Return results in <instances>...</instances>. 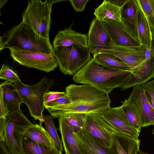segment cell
I'll return each mask as SVG.
<instances>
[{"label": "cell", "instance_id": "1", "mask_svg": "<svg viewBox=\"0 0 154 154\" xmlns=\"http://www.w3.org/2000/svg\"><path fill=\"white\" fill-rule=\"evenodd\" d=\"M65 91L70 103L45 108L53 118L74 113H103L110 107L108 94L91 85L70 84Z\"/></svg>", "mask_w": 154, "mask_h": 154}, {"label": "cell", "instance_id": "2", "mask_svg": "<svg viewBox=\"0 0 154 154\" xmlns=\"http://www.w3.org/2000/svg\"><path fill=\"white\" fill-rule=\"evenodd\" d=\"M132 74L129 70L106 67L93 57L73 76V79L77 83L91 85L109 94L121 86Z\"/></svg>", "mask_w": 154, "mask_h": 154}, {"label": "cell", "instance_id": "3", "mask_svg": "<svg viewBox=\"0 0 154 154\" xmlns=\"http://www.w3.org/2000/svg\"><path fill=\"white\" fill-rule=\"evenodd\" d=\"M6 48L48 54L54 52L49 38L40 36L30 26L21 22L0 37V51Z\"/></svg>", "mask_w": 154, "mask_h": 154}, {"label": "cell", "instance_id": "4", "mask_svg": "<svg viewBox=\"0 0 154 154\" xmlns=\"http://www.w3.org/2000/svg\"><path fill=\"white\" fill-rule=\"evenodd\" d=\"M54 82V79L44 77L40 81L33 85L24 84L21 81L14 83L23 99V103L27 106L30 116L34 120L44 122L43 96L53 87Z\"/></svg>", "mask_w": 154, "mask_h": 154}, {"label": "cell", "instance_id": "5", "mask_svg": "<svg viewBox=\"0 0 154 154\" xmlns=\"http://www.w3.org/2000/svg\"><path fill=\"white\" fill-rule=\"evenodd\" d=\"M57 1L28 0L27 6L22 15L21 23L30 26L40 36L49 38L52 4Z\"/></svg>", "mask_w": 154, "mask_h": 154}, {"label": "cell", "instance_id": "6", "mask_svg": "<svg viewBox=\"0 0 154 154\" xmlns=\"http://www.w3.org/2000/svg\"><path fill=\"white\" fill-rule=\"evenodd\" d=\"M53 51L60 71L66 75L73 76L92 58L88 46H58L53 48Z\"/></svg>", "mask_w": 154, "mask_h": 154}, {"label": "cell", "instance_id": "7", "mask_svg": "<svg viewBox=\"0 0 154 154\" xmlns=\"http://www.w3.org/2000/svg\"><path fill=\"white\" fill-rule=\"evenodd\" d=\"M7 122L5 142L11 154H23L22 143L26 133L34 125L20 108L9 112L6 117Z\"/></svg>", "mask_w": 154, "mask_h": 154}, {"label": "cell", "instance_id": "8", "mask_svg": "<svg viewBox=\"0 0 154 154\" xmlns=\"http://www.w3.org/2000/svg\"><path fill=\"white\" fill-rule=\"evenodd\" d=\"M10 54L20 65L49 72L58 66L54 52L48 54L32 51L10 49Z\"/></svg>", "mask_w": 154, "mask_h": 154}, {"label": "cell", "instance_id": "9", "mask_svg": "<svg viewBox=\"0 0 154 154\" xmlns=\"http://www.w3.org/2000/svg\"><path fill=\"white\" fill-rule=\"evenodd\" d=\"M83 129L110 149L113 136L117 133L104 118L103 113H100L87 114Z\"/></svg>", "mask_w": 154, "mask_h": 154}, {"label": "cell", "instance_id": "10", "mask_svg": "<svg viewBox=\"0 0 154 154\" xmlns=\"http://www.w3.org/2000/svg\"><path fill=\"white\" fill-rule=\"evenodd\" d=\"M146 45L128 46L119 44L112 40L108 48L101 50L113 55L121 60L131 68V71L137 67L145 60ZM98 53V52H97Z\"/></svg>", "mask_w": 154, "mask_h": 154}, {"label": "cell", "instance_id": "11", "mask_svg": "<svg viewBox=\"0 0 154 154\" xmlns=\"http://www.w3.org/2000/svg\"><path fill=\"white\" fill-rule=\"evenodd\" d=\"M105 119L117 133L139 140L140 132L134 128L128 121L121 106L111 108L103 113Z\"/></svg>", "mask_w": 154, "mask_h": 154}, {"label": "cell", "instance_id": "12", "mask_svg": "<svg viewBox=\"0 0 154 154\" xmlns=\"http://www.w3.org/2000/svg\"><path fill=\"white\" fill-rule=\"evenodd\" d=\"M88 46L93 54L109 47L112 40L103 22L95 17L88 33Z\"/></svg>", "mask_w": 154, "mask_h": 154}, {"label": "cell", "instance_id": "13", "mask_svg": "<svg viewBox=\"0 0 154 154\" xmlns=\"http://www.w3.org/2000/svg\"><path fill=\"white\" fill-rule=\"evenodd\" d=\"M144 85L133 87L128 98L136 106L140 115L141 127L154 125V109L145 96Z\"/></svg>", "mask_w": 154, "mask_h": 154}, {"label": "cell", "instance_id": "14", "mask_svg": "<svg viewBox=\"0 0 154 154\" xmlns=\"http://www.w3.org/2000/svg\"><path fill=\"white\" fill-rule=\"evenodd\" d=\"M112 40L123 45L137 46L141 45L122 21L107 20L102 21Z\"/></svg>", "mask_w": 154, "mask_h": 154}, {"label": "cell", "instance_id": "15", "mask_svg": "<svg viewBox=\"0 0 154 154\" xmlns=\"http://www.w3.org/2000/svg\"><path fill=\"white\" fill-rule=\"evenodd\" d=\"M128 79L119 88L124 91L134 86L144 85L154 78V57L145 60L135 69Z\"/></svg>", "mask_w": 154, "mask_h": 154}, {"label": "cell", "instance_id": "16", "mask_svg": "<svg viewBox=\"0 0 154 154\" xmlns=\"http://www.w3.org/2000/svg\"><path fill=\"white\" fill-rule=\"evenodd\" d=\"M74 134L82 154H112L110 148L84 130L74 132Z\"/></svg>", "mask_w": 154, "mask_h": 154}, {"label": "cell", "instance_id": "17", "mask_svg": "<svg viewBox=\"0 0 154 154\" xmlns=\"http://www.w3.org/2000/svg\"><path fill=\"white\" fill-rule=\"evenodd\" d=\"M73 23L69 27L59 31L54 39L53 47H67L72 45L88 47V37L86 34L77 32L72 29Z\"/></svg>", "mask_w": 154, "mask_h": 154}, {"label": "cell", "instance_id": "18", "mask_svg": "<svg viewBox=\"0 0 154 154\" xmlns=\"http://www.w3.org/2000/svg\"><path fill=\"white\" fill-rule=\"evenodd\" d=\"M140 142L139 140L116 133L113 136L110 149L112 154H136Z\"/></svg>", "mask_w": 154, "mask_h": 154}, {"label": "cell", "instance_id": "19", "mask_svg": "<svg viewBox=\"0 0 154 154\" xmlns=\"http://www.w3.org/2000/svg\"><path fill=\"white\" fill-rule=\"evenodd\" d=\"M139 7L137 0H127L122 8V21L128 29L139 41L137 24Z\"/></svg>", "mask_w": 154, "mask_h": 154}, {"label": "cell", "instance_id": "20", "mask_svg": "<svg viewBox=\"0 0 154 154\" xmlns=\"http://www.w3.org/2000/svg\"><path fill=\"white\" fill-rule=\"evenodd\" d=\"M4 103L9 112L20 108L23 99L12 82L5 81L1 83Z\"/></svg>", "mask_w": 154, "mask_h": 154}, {"label": "cell", "instance_id": "21", "mask_svg": "<svg viewBox=\"0 0 154 154\" xmlns=\"http://www.w3.org/2000/svg\"><path fill=\"white\" fill-rule=\"evenodd\" d=\"M58 130L61 134L63 147H66L71 154H82L74 134L75 132L61 118L58 119Z\"/></svg>", "mask_w": 154, "mask_h": 154}, {"label": "cell", "instance_id": "22", "mask_svg": "<svg viewBox=\"0 0 154 154\" xmlns=\"http://www.w3.org/2000/svg\"><path fill=\"white\" fill-rule=\"evenodd\" d=\"M122 8L112 3L109 0H104L94 9V14L102 22L107 20L121 22Z\"/></svg>", "mask_w": 154, "mask_h": 154}, {"label": "cell", "instance_id": "23", "mask_svg": "<svg viewBox=\"0 0 154 154\" xmlns=\"http://www.w3.org/2000/svg\"><path fill=\"white\" fill-rule=\"evenodd\" d=\"M42 123L39 121V124H34L28 130L25 136L52 150L55 147L54 142Z\"/></svg>", "mask_w": 154, "mask_h": 154}, {"label": "cell", "instance_id": "24", "mask_svg": "<svg viewBox=\"0 0 154 154\" xmlns=\"http://www.w3.org/2000/svg\"><path fill=\"white\" fill-rule=\"evenodd\" d=\"M139 5L137 18L139 39L141 44L150 48L153 40L150 27L145 15Z\"/></svg>", "mask_w": 154, "mask_h": 154}, {"label": "cell", "instance_id": "25", "mask_svg": "<svg viewBox=\"0 0 154 154\" xmlns=\"http://www.w3.org/2000/svg\"><path fill=\"white\" fill-rule=\"evenodd\" d=\"M93 58L99 63L106 67L118 70H129L130 67L117 57L100 52L93 54Z\"/></svg>", "mask_w": 154, "mask_h": 154}, {"label": "cell", "instance_id": "26", "mask_svg": "<svg viewBox=\"0 0 154 154\" xmlns=\"http://www.w3.org/2000/svg\"><path fill=\"white\" fill-rule=\"evenodd\" d=\"M122 103L121 106L129 122L134 128L140 132L141 128L140 118L135 104L128 98Z\"/></svg>", "mask_w": 154, "mask_h": 154}, {"label": "cell", "instance_id": "27", "mask_svg": "<svg viewBox=\"0 0 154 154\" xmlns=\"http://www.w3.org/2000/svg\"><path fill=\"white\" fill-rule=\"evenodd\" d=\"M87 115L84 113H74L64 115L60 118L76 132L83 129Z\"/></svg>", "mask_w": 154, "mask_h": 154}, {"label": "cell", "instance_id": "28", "mask_svg": "<svg viewBox=\"0 0 154 154\" xmlns=\"http://www.w3.org/2000/svg\"><path fill=\"white\" fill-rule=\"evenodd\" d=\"M22 146L23 154H50L52 150L25 136Z\"/></svg>", "mask_w": 154, "mask_h": 154}, {"label": "cell", "instance_id": "29", "mask_svg": "<svg viewBox=\"0 0 154 154\" xmlns=\"http://www.w3.org/2000/svg\"><path fill=\"white\" fill-rule=\"evenodd\" d=\"M44 123L46 130L53 140L56 148L60 151H63V146L57 131L53 120V117L51 115L46 116L43 115Z\"/></svg>", "mask_w": 154, "mask_h": 154}, {"label": "cell", "instance_id": "30", "mask_svg": "<svg viewBox=\"0 0 154 154\" xmlns=\"http://www.w3.org/2000/svg\"><path fill=\"white\" fill-rule=\"evenodd\" d=\"M150 28L154 26V0H137Z\"/></svg>", "mask_w": 154, "mask_h": 154}, {"label": "cell", "instance_id": "31", "mask_svg": "<svg viewBox=\"0 0 154 154\" xmlns=\"http://www.w3.org/2000/svg\"><path fill=\"white\" fill-rule=\"evenodd\" d=\"M0 79L14 83L21 81L16 72L4 64L0 71Z\"/></svg>", "mask_w": 154, "mask_h": 154}, {"label": "cell", "instance_id": "32", "mask_svg": "<svg viewBox=\"0 0 154 154\" xmlns=\"http://www.w3.org/2000/svg\"><path fill=\"white\" fill-rule=\"evenodd\" d=\"M143 89L148 101L154 109V79L145 84Z\"/></svg>", "mask_w": 154, "mask_h": 154}, {"label": "cell", "instance_id": "33", "mask_svg": "<svg viewBox=\"0 0 154 154\" xmlns=\"http://www.w3.org/2000/svg\"><path fill=\"white\" fill-rule=\"evenodd\" d=\"M66 94V92L59 91H48L45 93L43 96V102L44 104L64 96Z\"/></svg>", "mask_w": 154, "mask_h": 154}, {"label": "cell", "instance_id": "34", "mask_svg": "<svg viewBox=\"0 0 154 154\" xmlns=\"http://www.w3.org/2000/svg\"><path fill=\"white\" fill-rule=\"evenodd\" d=\"M70 100L66 94L65 96L44 104L45 107H53L70 103Z\"/></svg>", "mask_w": 154, "mask_h": 154}, {"label": "cell", "instance_id": "35", "mask_svg": "<svg viewBox=\"0 0 154 154\" xmlns=\"http://www.w3.org/2000/svg\"><path fill=\"white\" fill-rule=\"evenodd\" d=\"M74 11L76 12L83 11L88 0H70L69 1Z\"/></svg>", "mask_w": 154, "mask_h": 154}, {"label": "cell", "instance_id": "36", "mask_svg": "<svg viewBox=\"0 0 154 154\" xmlns=\"http://www.w3.org/2000/svg\"><path fill=\"white\" fill-rule=\"evenodd\" d=\"M0 118H5L9 113V111L4 102L2 89L0 87Z\"/></svg>", "mask_w": 154, "mask_h": 154}, {"label": "cell", "instance_id": "37", "mask_svg": "<svg viewBox=\"0 0 154 154\" xmlns=\"http://www.w3.org/2000/svg\"><path fill=\"white\" fill-rule=\"evenodd\" d=\"M7 126L6 118H0V141H5Z\"/></svg>", "mask_w": 154, "mask_h": 154}, {"label": "cell", "instance_id": "38", "mask_svg": "<svg viewBox=\"0 0 154 154\" xmlns=\"http://www.w3.org/2000/svg\"><path fill=\"white\" fill-rule=\"evenodd\" d=\"M154 57V41L153 40L150 48L147 47L145 53V60Z\"/></svg>", "mask_w": 154, "mask_h": 154}, {"label": "cell", "instance_id": "39", "mask_svg": "<svg viewBox=\"0 0 154 154\" xmlns=\"http://www.w3.org/2000/svg\"><path fill=\"white\" fill-rule=\"evenodd\" d=\"M0 154H11L7 148L5 141H0Z\"/></svg>", "mask_w": 154, "mask_h": 154}, {"label": "cell", "instance_id": "40", "mask_svg": "<svg viewBox=\"0 0 154 154\" xmlns=\"http://www.w3.org/2000/svg\"><path fill=\"white\" fill-rule=\"evenodd\" d=\"M109 1L113 4L120 7L122 8L124 5L126 3L127 1V0H109Z\"/></svg>", "mask_w": 154, "mask_h": 154}, {"label": "cell", "instance_id": "41", "mask_svg": "<svg viewBox=\"0 0 154 154\" xmlns=\"http://www.w3.org/2000/svg\"><path fill=\"white\" fill-rule=\"evenodd\" d=\"M60 151L57 149L55 147L51 150L50 154H59Z\"/></svg>", "mask_w": 154, "mask_h": 154}, {"label": "cell", "instance_id": "42", "mask_svg": "<svg viewBox=\"0 0 154 154\" xmlns=\"http://www.w3.org/2000/svg\"><path fill=\"white\" fill-rule=\"evenodd\" d=\"M8 0H1L0 2V8L1 9L4 4L8 2Z\"/></svg>", "mask_w": 154, "mask_h": 154}, {"label": "cell", "instance_id": "43", "mask_svg": "<svg viewBox=\"0 0 154 154\" xmlns=\"http://www.w3.org/2000/svg\"><path fill=\"white\" fill-rule=\"evenodd\" d=\"M153 39L154 40V26L150 28Z\"/></svg>", "mask_w": 154, "mask_h": 154}, {"label": "cell", "instance_id": "44", "mask_svg": "<svg viewBox=\"0 0 154 154\" xmlns=\"http://www.w3.org/2000/svg\"><path fill=\"white\" fill-rule=\"evenodd\" d=\"M136 154H150L143 152L139 149L137 151Z\"/></svg>", "mask_w": 154, "mask_h": 154}, {"label": "cell", "instance_id": "45", "mask_svg": "<svg viewBox=\"0 0 154 154\" xmlns=\"http://www.w3.org/2000/svg\"><path fill=\"white\" fill-rule=\"evenodd\" d=\"M63 148L65 151V154H71L66 147H63Z\"/></svg>", "mask_w": 154, "mask_h": 154}, {"label": "cell", "instance_id": "46", "mask_svg": "<svg viewBox=\"0 0 154 154\" xmlns=\"http://www.w3.org/2000/svg\"><path fill=\"white\" fill-rule=\"evenodd\" d=\"M62 151H60L59 154H62Z\"/></svg>", "mask_w": 154, "mask_h": 154}, {"label": "cell", "instance_id": "47", "mask_svg": "<svg viewBox=\"0 0 154 154\" xmlns=\"http://www.w3.org/2000/svg\"></svg>", "mask_w": 154, "mask_h": 154}]
</instances>
